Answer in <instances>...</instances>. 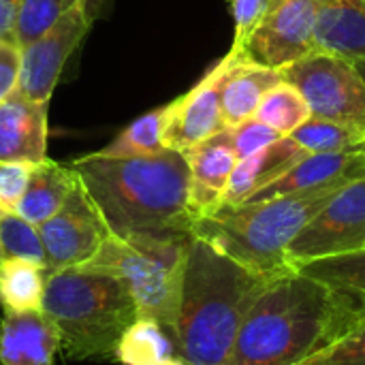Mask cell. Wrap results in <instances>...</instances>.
I'll return each instance as SVG.
<instances>
[{
	"label": "cell",
	"mask_w": 365,
	"mask_h": 365,
	"mask_svg": "<svg viewBox=\"0 0 365 365\" xmlns=\"http://www.w3.org/2000/svg\"><path fill=\"white\" fill-rule=\"evenodd\" d=\"M365 302L297 269L276 276L250 308L227 365H302L342 340Z\"/></svg>",
	"instance_id": "obj_1"
},
{
	"label": "cell",
	"mask_w": 365,
	"mask_h": 365,
	"mask_svg": "<svg viewBox=\"0 0 365 365\" xmlns=\"http://www.w3.org/2000/svg\"><path fill=\"white\" fill-rule=\"evenodd\" d=\"M68 165L111 235L120 240L192 235L184 152L169 148L148 156L94 152Z\"/></svg>",
	"instance_id": "obj_2"
},
{
	"label": "cell",
	"mask_w": 365,
	"mask_h": 365,
	"mask_svg": "<svg viewBox=\"0 0 365 365\" xmlns=\"http://www.w3.org/2000/svg\"><path fill=\"white\" fill-rule=\"evenodd\" d=\"M274 278L240 265L192 235L173 327L178 359L188 365H227L250 308Z\"/></svg>",
	"instance_id": "obj_3"
},
{
	"label": "cell",
	"mask_w": 365,
	"mask_h": 365,
	"mask_svg": "<svg viewBox=\"0 0 365 365\" xmlns=\"http://www.w3.org/2000/svg\"><path fill=\"white\" fill-rule=\"evenodd\" d=\"M41 310L58 327L60 353L73 361H115L120 338L139 319L124 282L79 267L47 274Z\"/></svg>",
	"instance_id": "obj_4"
},
{
	"label": "cell",
	"mask_w": 365,
	"mask_h": 365,
	"mask_svg": "<svg viewBox=\"0 0 365 365\" xmlns=\"http://www.w3.org/2000/svg\"><path fill=\"white\" fill-rule=\"evenodd\" d=\"M336 192L220 205L192 222V235L257 274L280 276L295 269L287 255L291 242Z\"/></svg>",
	"instance_id": "obj_5"
},
{
	"label": "cell",
	"mask_w": 365,
	"mask_h": 365,
	"mask_svg": "<svg viewBox=\"0 0 365 365\" xmlns=\"http://www.w3.org/2000/svg\"><path fill=\"white\" fill-rule=\"evenodd\" d=\"M190 240L192 235L133 240L109 235L79 269L107 274L124 282L137 302L139 317L154 319L173 334Z\"/></svg>",
	"instance_id": "obj_6"
},
{
	"label": "cell",
	"mask_w": 365,
	"mask_h": 365,
	"mask_svg": "<svg viewBox=\"0 0 365 365\" xmlns=\"http://www.w3.org/2000/svg\"><path fill=\"white\" fill-rule=\"evenodd\" d=\"M280 73L304 94L314 118L342 122L365 133V81L353 60L314 51Z\"/></svg>",
	"instance_id": "obj_7"
},
{
	"label": "cell",
	"mask_w": 365,
	"mask_h": 365,
	"mask_svg": "<svg viewBox=\"0 0 365 365\" xmlns=\"http://www.w3.org/2000/svg\"><path fill=\"white\" fill-rule=\"evenodd\" d=\"M365 248V178L340 188L291 242L293 267Z\"/></svg>",
	"instance_id": "obj_8"
},
{
	"label": "cell",
	"mask_w": 365,
	"mask_h": 365,
	"mask_svg": "<svg viewBox=\"0 0 365 365\" xmlns=\"http://www.w3.org/2000/svg\"><path fill=\"white\" fill-rule=\"evenodd\" d=\"M36 229L49 274L83 265L111 235L79 180L64 205Z\"/></svg>",
	"instance_id": "obj_9"
},
{
	"label": "cell",
	"mask_w": 365,
	"mask_h": 365,
	"mask_svg": "<svg viewBox=\"0 0 365 365\" xmlns=\"http://www.w3.org/2000/svg\"><path fill=\"white\" fill-rule=\"evenodd\" d=\"M88 0L71 2L58 21L21 49V75L17 92L36 103H49L62 68L90 28Z\"/></svg>",
	"instance_id": "obj_10"
},
{
	"label": "cell",
	"mask_w": 365,
	"mask_h": 365,
	"mask_svg": "<svg viewBox=\"0 0 365 365\" xmlns=\"http://www.w3.org/2000/svg\"><path fill=\"white\" fill-rule=\"evenodd\" d=\"M319 0H272L265 17L250 34L244 56L250 62L284 68L314 51Z\"/></svg>",
	"instance_id": "obj_11"
},
{
	"label": "cell",
	"mask_w": 365,
	"mask_h": 365,
	"mask_svg": "<svg viewBox=\"0 0 365 365\" xmlns=\"http://www.w3.org/2000/svg\"><path fill=\"white\" fill-rule=\"evenodd\" d=\"M242 56V51L231 49L190 92L167 105L163 124L165 148L186 152L227 128L222 120V88Z\"/></svg>",
	"instance_id": "obj_12"
},
{
	"label": "cell",
	"mask_w": 365,
	"mask_h": 365,
	"mask_svg": "<svg viewBox=\"0 0 365 365\" xmlns=\"http://www.w3.org/2000/svg\"><path fill=\"white\" fill-rule=\"evenodd\" d=\"M365 178V150L334 152V154H306L284 175L269 186L255 192L244 203H257L289 195H314L340 190Z\"/></svg>",
	"instance_id": "obj_13"
},
{
	"label": "cell",
	"mask_w": 365,
	"mask_h": 365,
	"mask_svg": "<svg viewBox=\"0 0 365 365\" xmlns=\"http://www.w3.org/2000/svg\"><path fill=\"white\" fill-rule=\"evenodd\" d=\"M184 156L188 163V210L197 220L225 203L229 180L237 165L231 130L222 128L186 150Z\"/></svg>",
	"instance_id": "obj_14"
},
{
	"label": "cell",
	"mask_w": 365,
	"mask_h": 365,
	"mask_svg": "<svg viewBox=\"0 0 365 365\" xmlns=\"http://www.w3.org/2000/svg\"><path fill=\"white\" fill-rule=\"evenodd\" d=\"M47 109L49 103L30 101L19 92L0 103V165H38L47 158Z\"/></svg>",
	"instance_id": "obj_15"
},
{
	"label": "cell",
	"mask_w": 365,
	"mask_h": 365,
	"mask_svg": "<svg viewBox=\"0 0 365 365\" xmlns=\"http://www.w3.org/2000/svg\"><path fill=\"white\" fill-rule=\"evenodd\" d=\"M58 353V327L43 310H2L0 365H53Z\"/></svg>",
	"instance_id": "obj_16"
},
{
	"label": "cell",
	"mask_w": 365,
	"mask_h": 365,
	"mask_svg": "<svg viewBox=\"0 0 365 365\" xmlns=\"http://www.w3.org/2000/svg\"><path fill=\"white\" fill-rule=\"evenodd\" d=\"M306 154L308 152L297 141H293L291 137H280L267 148L237 160L222 205H240L248 201L255 192L284 175Z\"/></svg>",
	"instance_id": "obj_17"
},
{
	"label": "cell",
	"mask_w": 365,
	"mask_h": 365,
	"mask_svg": "<svg viewBox=\"0 0 365 365\" xmlns=\"http://www.w3.org/2000/svg\"><path fill=\"white\" fill-rule=\"evenodd\" d=\"M314 41L319 51L365 60V0H319Z\"/></svg>",
	"instance_id": "obj_18"
},
{
	"label": "cell",
	"mask_w": 365,
	"mask_h": 365,
	"mask_svg": "<svg viewBox=\"0 0 365 365\" xmlns=\"http://www.w3.org/2000/svg\"><path fill=\"white\" fill-rule=\"evenodd\" d=\"M284 77L278 68H269L250 62L242 56L231 68L222 88V120L227 128H233L255 118L263 96L280 83Z\"/></svg>",
	"instance_id": "obj_19"
},
{
	"label": "cell",
	"mask_w": 365,
	"mask_h": 365,
	"mask_svg": "<svg viewBox=\"0 0 365 365\" xmlns=\"http://www.w3.org/2000/svg\"><path fill=\"white\" fill-rule=\"evenodd\" d=\"M75 186L77 175L71 165L45 158L43 163L32 165L26 192L17 205V214L30 225L38 227L64 205Z\"/></svg>",
	"instance_id": "obj_20"
},
{
	"label": "cell",
	"mask_w": 365,
	"mask_h": 365,
	"mask_svg": "<svg viewBox=\"0 0 365 365\" xmlns=\"http://www.w3.org/2000/svg\"><path fill=\"white\" fill-rule=\"evenodd\" d=\"M178 357L173 334L154 319L139 317L120 338L115 361L122 365H154Z\"/></svg>",
	"instance_id": "obj_21"
},
{
	"label": "cell",
	"mask_w": 365,
	"mask_h": 365,
	"mask_svg": "<svg viewBox=\"0 0 365 365\" xmlns=\"http://www.w3.org/2000/svg\"><path fill=\"white\" fill-rule=\"evenodd\" d=\"M47 267L26 261L11 259L0 265V306L11 312H28L41 310Z\"/></svg>",
	"instance_id": "obj_22"
},
{
	"label": "cell",
	"mask_w": 365,
	"mask_h": 365,
	"mask_svg": "<svg viewBox=\"0 0 365 365\" xmlns=\"http://www.w3.org/2000/svg\"><path fill=\"white\" fill-rule=\"evenodd\" d=\"M308 154H334V152H351L365 150V133L334 120H323L310 115L302 126H297L291 135Z\"/></svg>",
	"instance_id": "obj_23"
},
{
	"label": "cell",
	"mask_w": 365,
	"mask_h": 365,
	"mask_svg": "<svg viewBox=\"0 0 365 365\" xmlns=\"http://www.w3.org/2000/svg\"><path fill=\"white\" fill-rule=\"evenodd\" d=\"M312 115L304 94L282 79L276 83L261 101L255 118L272 126L280 137H289L297 126H302L308 118Z\"/></svg>",
	"instance_id": "obj_24"
},
{
	"label": "cell",
	"mask_w": 365,
	"mask_h": 365,
	"mask_svg": "<svg viewBox=\"0 0 365 365\" xmlns=\"http://www.w3.org/2000/svg\"><path fill=\"white\" fill-rule=\"evenodd\" d=\"M295 269L365 302V248L357 252L308 261L297 265Z\"/></svg>",
	"instance_id": "obj_25"
},
{
	"label": "cell",
	"mask_w": 365,
	"mask_h": 365,
	"mask_svg": "<svg viewBox=\"0 0 365 365\" xmlns=\"http://www.w3.org/2000/svg\"><path fill=\"white\" fill-rule=\"evenodd\" d=\"M167 115V105L152 109L128 124L107 148L101 150L105 156H148L165 150L163 124Z\"/></svg>",
	"instance_id": "obj_26"
},
{
	"label": "cell",
	"mask_w": 365,
	"mask_h": 365,
	"mask_svg": "<svg viewBox=\"0 0 365 365\" xmlns=\"http://www.w3.org/2000/svg\"><path fill=\"white\" fill-rule=\"evenodd\" d=\"M11 259H26L45 265V250L38 229L24 220L17 212L0 216V265Z\"/></svg>",
	"instance_id": "obj_27"
},
{
	"label": "cell",
	"mask_w": 365,
	"mask_h": 365,
	"mask_svg": "<svg viewBox=\"0 0 365 365\" xmlns=\"http://www.w3.org/2000/svg\"><path fill=\"white\" fill-rule=\"evenodd\" d=\"M66 9V0H19L15 21V43L24 49L45 34Z\"/></svg>",
	"instance_id": "obj_28"
},
{
	"label": "cell",
	"mask_w": 365,
	"mask_h": 365,
	"mask_svg": "<svg viewBox=\"0 0 365 365\" xmlns=\"http://www.w3.org/2000/svg\"><path fill=\"white\" fill-rule=\"evenodd\" d=\"M302 365H365V312L342 340Z\"/></svg>",
	"instance_id": "obj_29"
},
{
	"label": "cell",
	"mask_w": 365,
	"mask_h": 365,
	"mask_svg": "<svg viewBox=\"0 0 365 365\" xmlns=\"http://www.w3.org/2000/svg\"><path fill=\"white\" fill-rule=\"evenodd\" d=\"M229 130H231V141H233L237 160H242L280 139V135L272 126H267L265 122H261L257 118H250Z\"/></svg>",
	"instance_id": "obj_30"
},
{
	"label": "cell",
	"mask_w": 365,
	"mask_h": 365,
	"mask_svg": "<svg viewBox=\"0 0 365 365\" xmlns=\"http://www.w3.org/2000/svg\"><path fill=\"white\" fill-rule=\"evenodd\" d=\"M32 165L28 163H2L0 165V216L15 214L26 192Z\"/></svg>",
	"instance_id": "obj_31"
},
{
	"label": "cell",
	"mask_w": 365,
	"mask_h": 365,
	"mask_svg": "<svg viewBox=\"0 0 365 365\" xmlns=\"http://www.w3.org/2000/svg\"><path fill=\"white\" fill-rule=\"evenodd\" d=\"M229 4H231V15L235 21V38H233L231 49L244 53V47L250 34L257 30V26L265 17L272 0H229Z\"/></svg>",
	"instance_id": "obj_32"
},
{
	"label": "cell",
	"mask_w": 365,
	"mask_h": 365,
	"mask_svg": "<svg viewBox=\"0 0 365 365\" xmlns=\"http://www.w3.org/2000/svg\"><path fill=\"white\" fill-rule=\"evenodd\" d=\"M21 75V47L15 41H0V103L17 92Z\"/></svg>",
	"instance_id": "obj_33"
},
{
	"label": "cell",
	"mask_w": 365,
	"mask_h": 365,
	"mask_svg": "<svg viewBox=\"0 0 365 365\" xmlns=\"http://www.w3.org/2000/svg\"><path fill=\"white\" fill-rule=\"evenodd\" d=\"M19 0H0V41H15Z\"/></svg>",
	"instance_id": "obj_34"
},
{
	"label": "cell",
	"mask_w": 365,
	"mask_h": 365,
	"mask_svg": "<svg viewBox=\"0 0 365 365\" xmlns=\"http://www.w3.org/2000/svg\"><path fill=\"white\" fill-rule=\"evenodd\" d=\"M154 365H188V364H184L182 359L173 357V359H165V361H158V364H154Z\"/></svg>",
	"instance_id": "obj_35"
},
{
	"label": "cell",
	"mask_w": 365,
	"mask_h": 365,
	"mask_svg": "<svg viewBox=\"0 0 365 365\" xmlns=\"http://www.w3.org/2000/svg\"><path fill=\"white\" fill-rule=\"evenodd\" d=\"M353 62H355L357 71L361 73V77H364V81H365V60H353Z\"/></svg>",
	"instance_id": "obj_36"
},
{
	"label": "cell",
	"mask_w": 365,
	"mask_h": 365,
	"mask_svg": "<svg viewBox=\"0 0 365 365\" xmlns=\"http://www.w3.org/2000/svg\"><path fill=\"white\" fill-rule=\"evenodd\" d=\"M71 2H75V0H66V6H68V4H71Z\"/></svg>",
	"instance_id": "obj_37"
}]
</instances>
